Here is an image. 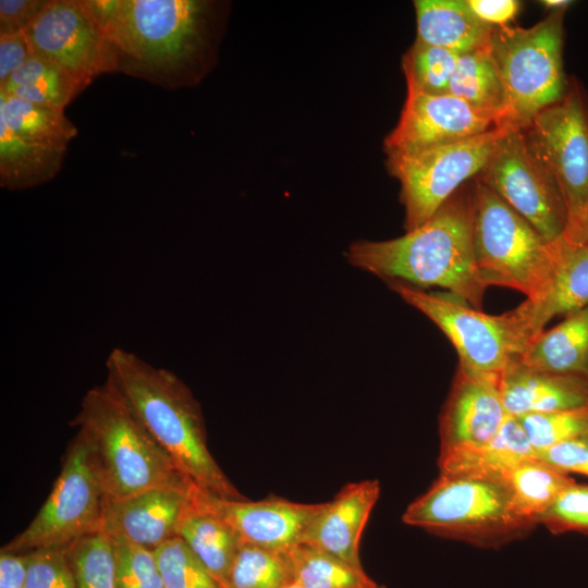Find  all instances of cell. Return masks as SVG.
Segmentation results:
<instances>
[{"instance_id":"obj_1","label":"cell","mask_w":588,"mask_h":588,"mask_svg":"<svg viewBox=\"0 0 588 588\" xmlns=\"http://www.w3.org/2000/svg\"><path fill=\"white\" fill-rule=\"evenodd\" d=\"M122 72L168 89L197 83L213 59L216 3L82 0Z\"/></svg>"},{"instance_id":"obj_2","label":"cell","mask_w":588,"mask_h":588,"mask_svg":"<svg viewBox=\"0 0 588 588\" xmlns=\"http://www.w3.org/2000/svg\"><path fill=\"white\" fill-rule=\"evenodd\" d=\"M350 265L389 281L439 286L479 309L487 290L474 253L471 189L455 193L429 220L387 241H354Z\"/></svg>"},{"instance_id":"obj_3","label":"cell","mask_w":588,"mask_h":588,"mask_svg":"<svg viewBox=\"0 0 588 588\" xmlns=\"http://www.w3.org/2000/svg\"><path fill=\"white\" fill-rule=\"evenodd\" d=\"M106 368V381L184 476L216 497L246 499L211 455L201 407L175 373L120 347L109 353Z\"/></svg>"},{"instance_id":"obj_4","label":"cell","mask_w":588,"mask_h":588,"mask_svg":"<svg viewBox=\"0 0 588 588\" xmlns=\"http://www.w3.org/2000/svg\"><path fill=\"white\" fill-rule=\"evenodd\" d=\"M72 425L84 438L106 498L191 481L107 381L86 392Z\"/></svg>"},{"instance_id":"obj_5","label":"cell","mask_w":588,"mask_h":588,"mask_svg":"<svg viewBox=\"0 0 588 588\" xmlns=\"http://www.w3.org/2000/svg\"><path fill=\"white\" fill-rule=\"evenodd\" d=\"M402 519L434 535L488 548L504 544L534 527L514 510L502 477L477 474H440L407 506Z\"/></svg>"},{"instance_id":"obj_6","label":"cell","mask_w":588,"mask_h":588,"mask_svg":"<svg viewBox=\"0 0 588 588\" xmlns=\"http://www.w3.org/2000/svg\"><path fill=\"white\" fill-rule=\"evenodd\" d=\"M564 10L552 11L531 27L495 26L488 47L503 93V125L523 128L560 100L568 82L563 70Z\"/></svg>"},{"instance_id":"obj_7","label":"cell","mask_w":588,"mask_h":588,"mask_svg":"<svg viewBox=\"0 0 588 588\" xmlns=\"http://www.w3.org/2000/svg\"><path fill=\"white\" fill-rule=\"evenodd\" d=\"M473 242L477 270L486 287L517 290L540 299L551 282V243L478 177L471 188Z\"/></svg>"},{"instance_id":"obj_8","label":"cell","mask_w":588,"mask_h":588,"mask_svg":"<svg viewBox=\"0 0 588 588\" xmlns=\"http://www.w3.org/2000/svg\"><path fill=\"white\" fill-rule=\"evenodd\" d=\"M388 284L439 327L455 347L460 365L471 370L500 375L520 358L534 339L517 307L488 315L450 294L428 293L399 281Z\"/></svg>"},{"instance_id":"obj_9","label":"cell","mask_w":588,"mask_h":588,"mask_svg":"<svg viewBox=\"0 0 588 588\" xmlns=\"http://www.w3.org/2000/svg\"><path fill=\"white\" fill-rule=\"evenodd\" d=\"M514 127L415 151H388L389 173L401 184L405 230L429 220L467 180L479 175L500 139Z\"/></svg>"},{"instance_id":"obj_10","label":"cell","mask_w":588,"mask_h":588,"mask_svg":"<svg viewBox=\"0 0 588 588\" xmlns=\"http://www.w3.org/2000/svg\"><path fill=\"white\" fill-rule=\"evenodd\" d=\"M76 126L63 110L0 95V186L22 191L53 179Z\"/></svg>"},{"instance_id":"obj_11","label":"cell","mask_w":588,"mask_h":588,"mask_svg":"<svg viewBox=\"0 0 588 588\" xmlns=\"http://www.w3.org/2000/svg\"><path fill=\"white\" fill-rule=\"evenodd\" d=\"M105 493L79 432L69 444L51 492L29 525L1 550L25 553L66 547L101 530Z\"/></svg>"},{"instance_id":"obj_12","label":"cell","mask_w":588,"mask_h":588,"mask_svg":"<svg viewBox=\"0 0 588 588\" xmlns=\"http://www.w3.org/2000/svg\"><path fill=\"white\" fill-rule=\"evenodd\" d=\"M478 179L549 243L561 237L568 211L554 176L530 149L522 128H511Z\"/></svg>"},{"instance_id":"obj_13","label":"cell","mask_w":588,"mask_h":588,"mask_svg":"<svg viewBox=\"0 0 588 588\" xmlns=\"http://www.w3.org/2000/svg\"><path fill=\"white\" fill-rule=\"evenodd\" d=\"M522 130L532 152L559 184L569 222L588 206L587 94L577 82H568L563 97Z\"/></svg>"},{"instance_id":"obj_14","label":"cell","mask_w":588,"mask_h":588,"mask_svg":"<svg viewBox=\"0 0 588 588\" xmlns=\"http://www.w3.org/2000/svg\"><path fill=\"white\" fill-rule=\"evenodd\" d=\"M33 53L88 86L115 72L111 49L82 0H49L24 29Z\"/></svg>"},{"instance_id":"obj_15","label":"cell","mask_w":588,"mask_h":588,"mask_svg":"<svg viewBox=\"0 0 588 588\" xmlns=\"http://www.w3.org/2000/svg\"><path fill=\"white\" fill-rule=\"evenodd\" d=\"M406 88L399 122L383 143L385 152L448 145L502 127L494 114L451 94H427L409 82Z\"/></svg>"},{"instance_id":"obj_16","label":"cell","mask_w":588,"mask_h":588,"mask_svg":"<svg viewBox=\"0 0 588 588\" xmlns=\"http://www.w3.org/2000/svg\"><path fill=\"white\" fill-rule=\"evenodd\" d=\"M507 416L500 375L471 370L458 364L439 418V457L488 442Z\"/></svg>"},{"instance_id":"obj_17","label":"cell","mask_w":588,"mask_h":588,"mask_svg":"<svg viewBox=\"0 0 588 588\" xmlns=\"http://www.w3.org/2000/svg\"><path fill=\"white\" fill-rule=\"evenodd\" d=\"M198 489L185 481L124 499L105 497L101 531L155 550L177 536L182 520L195 505Z\"/></svg>"},{"instance_id":"obj_18","label":"cell","mask_w":588,"mask_h":588,"mask_svg":"<svg viewBox=\"0 0 588 588\" xmlns=\"http://www.w3.org/2000/svg\"><path fill=\"white\" fill-rule=\"evenodd\" d=\"M198 500L224 519L243 543L290 551L303 542L322 503L305 504L270 497L259 501L230 500L198 490Z\"/></svg>"},{"instance_id":"obj_19","label":"cell","mask_w":588,"mask_h":588,"mask_svg":"<svg viewBox=\"0 0 588 588\" xmlns=\"http://www.w3.org/2000/svg\"><path fill=\"white\" fill-rule=\"evenodd\" d=\"M379 495L378 480L368 479L344 486L330 502L322 503L302 543L363 567L359 541Z\"/></svg>"},{"instance_id":"obj_20","label":"cell","mask_w":588,"mask_h":588,"mask_svg":"<svg viewBox=\"0 0 588 588\" xmlns=\"http://www.w3.org/2000/svg\"><path fill=\"white\" fill-rule=\"evenodd\" d=\"M500 390L509 415L588 407V377L561 375L514 360L500 373Z\"/></svg>"},{"instance_id":"obj_21","label":"cell","mask_w":588,"mask_h":588,"mask_svg":"<svg viewBox=\"0 0 588 588\" xmlns=\"http://www.w3.org/2000/svg\"><path fill=\"white\" fill-rule=\"evenodd\" d=\"M554 267L546 294L536 302L525 301L517 309L534 338L556 316H566L588 306V247L564 234L551 243Z\"/></svg>"},{"instance_id":"obj_22","label":"cell","mask_w":588,"mask_h":588,"mask_svg":"<svg viewBox=\"0 0 588 588\" xmlns=\"http://www.w3.org/2000/svg\"><path fill=\"white\" fill-rule=\"evenodd\" d=\"M416 40L464 54L489 42L492 26L480 21L467 0H416Z\"/></svg>"},{"instance_id":"obj_23","label":"cell","mask_w":588,"mask_h":588,"mask_svg":"<svg viewBox=\"0 0 588 588\" xmlns=\"http://www.w3.org/2000/svg\"><path fill=\"white\" fill-rule=\"evenodd\" d=\"M518 360L543 371L588 377V306L537 334Z\"/></svg>"},{"instance_id":"obj_24","label":"cell","mask_w":588,"mask_h":588,"mask_svg":"<svg viewBox=\"0 0 588 588\" xmlns=\"http://www.w3.org/2000/svg\"><path fill=\"white\" fill-rule=\"evenodd\" d=\"M537 451L515 416L509 415L498 433L488 442L438 460L440 474H477L502 477Z\"/></svg>"},{"instance_id":"obj_25","label":"cell","mask_w":588,"mask_h":588,"mask_svg":"<svg viewBox=\"0 0 588 588\" xmlns=\"http://www.w3.org/2000/svg\"><path fill=\"white\" fill-rule=\"evenodd\" d=\"M177 536L222 588L243 542L224 519L199 502L198 491L195 505L182 520Z\"/></svg>"},{"instance_id":"obj_26","label":"cell","mask_w":588,"mask_h":588,"mask_svg":"<svg viewBox=\"0 0 588 588\" xmlns=\"http://www.w3.org/2000/svg\"><path fill=\"white\" fill-rule=\"evenodd\" d=\"M86 87L61 66L34 54L0 84V93L64 111Z\"/></svg>"},{"instance_id":"obj_27","label":"cell","mask_w":588,"mask_h":588,"mask_svg":"<svg viewBox=\"0 0 588 588\" xmlns=\"http://www.w3.org/2000/svg\"><path fill=\"white\" fill-rule=\"evenodd\" d=\"M502 478L510 490L514 510L534 526L558 497L576 481L538 458L518 464Z\"/></svg>"},{"instance_id":"obj_28","label":"cell","mask_w":588,"mask_h":588,"mask_svg":"<svg viewBox=\"0 0 588 588\" xmlns=\"http://www.w3.org/2000/svg\"><path fill=\"white\" fill-rule=\"evenodd\" d=\"M449 94L492 113L503 125L504 93L488 45L460 54Z\"/></svg>"},{"instance_id":"obj_29","label":"cell","mask_w":588,"mask_h":588,"mask_svg":"<svg viewBox=\"0 0 588 588\" xmlns=\"http://www.w3.org/2000/svg\"><path fill=\"white\" fill-rule=\"evenodd\" d=\"M294 583L304 588H376L363 567L353 566L307 543L290 550Z\"/></svg>"},{"instance_id":"obj_30","label":"cell","mask_w":588,"mask_h":588,"mask_svg":"<svg viewBox=\"0 0 588 588\" xmlns=\"http://www.w3.org/2000/svg\"><path fill=\"white\" fill-rule=\"evenodd\" d=\"M291 583L290 551L242 543L222 588H282Z\"/></svg>"},{"instance_id":"obj_31","label":"cell","mask_w":588,"mask_h":588,"mask_svg":"<svg viewBox=\"0 0 588 588\" xmlns=\"http://www.w3.org/2000/svg\"><path fill=\"white\" fill-rule=\"evenodd\" d=\"M66 553L75 588H115V547L113 539L99 530L69 546Z\"/></svg>"},{"instance_id":"obj_32","label":"cell","mask_w":588,"mask_h":588,"mask_svg":"<svg viewBox=\"0 0 588 588\" xmlns=\"http://www.w3.org/2000/svg\"><path fill=\"white\" fill-rule=\"evenodd\" d=\"M458 57L454 51L415 40L403 57L405 79L427 94H449Z\"/></svg>"},{"instance_id":"obj_33","label":"cell","mask_w":588,"mask_h":588,"mask_svg":"<svg viewBox=\"0 0 588 588\" xmlns=\"http://www.w3.org/2000/svg\"><path fill=\"white\" fill-rule=\"evenodd\" d=\"M164 588H221L179 536L154 550Z\"/></svg>"},{"instance_id":"obj_34","label":"cell","mask_w":588,"mask_h":588,"mask_svg":"<svg viewBox=\"0 0 588 588\" xmlns=\"http://www.w3.org/2000/svg\"><path fill=\"white\" fill-rule=\"evenodd\" d=\"M516 418L537 452L588 434V407L527 414Z\"/></svg>"},{"instance_id":"obj_35","label":"cell","mask_w":588,"mask_h":588,"mask_svg":"<svg viewBox=\"0 0 588 588\" xmlns=\"http://www.w3.org/2000/svg\"><path fill=\"white\" fill-rule=\"evenodd\" d=\"M115 547V588H164L154 550L124 538Z\"/></svg>"},{"instance_id":"obj_36","label":"cell","mask_w":588,"mask_h":588,"mask_svg":"<svg viewBox=\"0 0 588 588\" xmlns=\"http://www.w3.org/2000/svg\"><path fill=\"white\" fill-rule=\"evenodd\" d=\"M538 524L554 535L579 532L588 536V483L575 481L567 487L540 516Z\"/></svg>"},{"instance_id":"obj_37","label":"cell","mask_w":588,"mask_h":588,"mask_svg":"<svg viewBox=\"0 0 588 588\" xmlns=\"http://www.w3.org/2000/svg\"><path fill=\"white\" fill-rule=\"evenodd\" d=\"M24 588H75L66 547L30 551Z\"/></svg>"},{"instance_id":"obj_38","label":"cell","mask_w":588,"mask_h":588,"mask_svg":"<svg viewBox=\"0 0 588 588\" xmlns=\"http://www.w3.org/2000/svg\"><path fill=\"white\" fill-rule=\"evenodd\" d=\"M536 458L563 474L588 477V434L538 451Z\"/></svg>"},{"instance_id":"obj_39","label":"cell","mask_w":588,"mask_h":588,"mask_svg":"<svg viewBox=\"0 0 588 588\" xmlns=\"http://www.w3.org/2000/svg\"><path fill=\"white\" fill-rule=\"evenodd\" d=\"M49 0H1L0 34L24 30Z\"/></svg>"},{"instance_id":"obj_40","label":"cell","mask_w":588,"mask_h":588,"mask_svg":"<svg viewBox=\"0 0 588 588\" xmlns=\"http://www.w3.org/2000/svg\"><path fill=\"white\" fill-rule=\"evenodd\" d=\"M34 56L24 30L0 34V84Z\"/></svg>"},{"instance_id":"obj_41","label":"cell","mask_w":588,"mask_h":588,"mask_svg":"<svg viewBox=\"0 0 588 588\" xmlns=\"http://www.w3.org/2000/svg\"><path fill=\"white\" fill-rule=\"evenodd\" d=\"M475 15L489 26H504L512 21L520 7L516 0H467Z\"/></svg>"},{"instance_id":"obj_42","label":"cell","mask_w":588,"mask_h":588,"mask_svg":"<svg viewBox=\"0 0 588 588\" xmlns=\"http://www.w3.org/2000/svg\"><path fill=\"white\" fill-rule=\"evenodd\" d=\"M30 552H0V588H24Z\"/></svg>"},{"instance_id":"obj_43","label":"cell","mask_w":588,"mask_h":588,"mask_svg":"<svg viewBox=\"0 0 588 588\" xmlns=\"http://www.w3.org/2000/svg\"><path fill=\"white\" fill-rule=\"evenodd\" d=\"M564 235L585 247H588V206L567 224Z\"/></svg>"},{"instance_id":"obj_44","label":"cell","mask_w":588,"mask_h":588,"mask_svg":"<svg viewBox=\"0 0 588 588\" xmlns=\"http://www.w3.org/2000/svg\"><path fill=\"white\" fill-rule=\"evenodd\" d=\"M540 3L546 7L547 9L552 11H566V9L573 3L572 1L567 0H543L540 1Z\"/></svg>"},{"instance_id":"obj_45","label":"cell","mask_w":588,"mask_h":588,"mask_svg":"<svg viewBox=\"0 0 588 588\" xmlns=\"http://www.w3.org/2000/svg\"><path fill=\"white\" fill-rule=\"evenodd\" d=\"M282 588H304L302 587L301 585L296 584V583H291Z\"/></svg>"},{"instance_id":"obj_46","label":"cell","mask_w":588,"mask_h":588,"mask_svg":"<svg viewBox=\"0 0 588 588\" xmlns=\"http://www.w3.org/2000/svg\"><path fill=\"white\" fill-rule=\"evenodd\" d=\"M376 588H385V587H384V586H380V585H378V586H377Z\"/></svg>"}]
</instances>
